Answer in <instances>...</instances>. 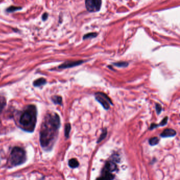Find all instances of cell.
<instances>
[{
    "label": "cell",
    "mask_w": 180,
    "mask_h": 180,
    "mask_svg": "<svg viewBox=\"0 0 180 180\" xmlns=\"http://www.w3.org/2000/svg\"><path fill=\"white\" fill-rule=\"evenodd\" d=\"M60 124V118L57 114L50 113L45 116L40 132V142L44 149H50L53 146Z\"/></svg>",
    "instance_id": "1"
},
{
    "label": "cell",
    "mask_w": 180,
    "mask_h": 180,
    "mask_svg": "<svg viewBox=\"0 0 180 180\" xmlns=\"http://www.w3.org/2000/svg\"><path fill=\"white\" fill-rule=\"evenodd\" d=\"M37 119V109L33 105H29L23 112L19 119V123L23 130L28 132L34 131Z\"/></svg>",
    "instance_id": "2"
},
{
    "label": "cell",
    "mask_w": 180,
    "mask_h": 180,
    "mask_svg": "<svg viewBox=\"0 0 180 180\" xmlns=\"http://www.w3.org/2000/svg\"><path fill=\"white\" fill-rule=\"evenodd\" d=\"M25 161L26 153L25 151L20 147H14L10 155V164L12 166H16L25 163Z\"/></svg>",
    "instance_id": "3"
},
{
    "label": "cell",
    "mask_w": 180,
    "mask_h": 180,
    "mask_svg": "<svg viewBox=\"0 0 180 180\" xmlns=\"http://www.w3.org/2000/svg\"><path fill=\"white\" fill-rule=\"evenodd\" d=\"M95 99L106 110H108L110 108V106L113 105L109 97L104 93L98 92L95 93Z\"/></svg>",
    "instance_id": "4"
},
{
    "label": "cell",
    "mask_w": 180,
    "mask_h": 180,
    "mask_svg": "<svg viewBox=\"0 0 180 180\" xmlns=\"http://www.w3.org/2000/svg\"><path fill=\"white\" fill-rule=\"evenodd\" d=\"M102 3V0H85V6L89 12H95L100 11Z\"/></svg>",
    "instance_id": "5"
},
{
    "label": "cell",
    "mask_w": 180,
    "mask_h": 180,
    "mask_svg": "<svg viewBox=\"0 0 180 180\" xmlns=\"http://www.w3.org/2000/svg\"><path fill=\"white\" fill-rule=\"evenodd\" d=\"M84 62V61L82 60L75 61H67V62H64L61 65H59L58 68L59 69L70 68H72L78 65H80Z\"/></svg>",
    "instance_id": "6"
},
{
    "label": "cell",
    "mask_w": 180,
    "mask_h": 180,
    "mask_svg": "<svg viewBox=\"0 0 180 180\" xmlns=\"http://www.w3.org/2000/svg\"><path fill=\"white\" fill-rule=\"evenodd\" d=\"M116 162L112 160H109L106 163L105 167L103 171H107L109 172H113L117 170V165L115 163Z\"/></svg>",
    "instance_id": "7"
},
{
    "label": "cell",
    "mask_w": 180,
    "mask_h": 180,
    "mask_svg": "<svg viewBox=\"0 0 180 180\" xmlns=\"http://www.w3.org/2000/svg\"><path fill=\"white\" fill-rule=\"evenodd\" d=\"M177 135V132L175 130L171 129V128H167L163 131V132L161 134L160 136L162 137H174Z\"/></svg>",
    "instance_id": "8"
},
{
    "label": "cell",
    "mask_w": 180,
    "mask_h": 180,
    "mask_svg": "<svg viewBox=\"0 0 180 180\" xmlns=\"http://www.w3.org/2000/svg\"><path fill=\"white\" fill-rule=\"evenodd\" d=\"M102 177H99L98 179H104V180H112L115 178V175L112 174L111 172L107 171H102Z\"/></svg>",
    "instance_id": "9"
},
{
    "label": "cell",
    "mask_w": 180,
    "mask_h": 180,
    "mask_svg": "<svg viewBox=\"0 0 180 180\" xmlns=\"http://www.w3.org/2000/svg\"><path fill=\"white\" fill-rule=\"evenodd\" d=\"M47 84V80L44 78H40L33 81V86L34 87H41Z\"/></svg>",
    "instance_id": "10"
},
{
    "label": "cell",
    "mask_w": 180,
    "mask_h": 180,
    "mask_svg": "<svg viewBox=\"0 0 180 180\" xmlns=\"http://www.w3.org/2000/svg\"><path fill=\"white\" fill-rule=\"evenodd\" d=\"M68 165L69 167L74 168H77L79 164L76 158H72L69 161Z\"/></svg>",
    "instance_id": "11"
},
{
    "label": "cell",
    "mask_w": 180,
    "mask_h": 180,
    "mask_svg": "<svg viewBox=\"0 0 180 180\" xmlns=\"http://www.w3.org/2000/svg\"><path fill=\"white\" fill-rule=\"evenodd\" d=\"M52 100L55 104H58V105L62 104V97L61 96H55L52 97Z\"/></svg>",
    "instance_id": "12"
},
{
    "label": "cell",
    "mask_w": 180,
    "mask_h": 180,
    "mask_svg": "<svg viewBox=\"0 0 180 180\" xmlns=\"http://www.w3.org/2000/svg\"><path fill=\"white\" fill-rule=\"evenodd\" d=\"M70 130H71V125L69 123L66 124L65 127V136L67 138H68L69 137Z\"/></svg>",
    "instance_id": "13"
},
{
    "label": "cell",
    "mask_w": 180,
    "mask_h": 180,
    "mask_svg": "<svg viewBox=\"0 0 180 180\" xmlns=\"http://www.w3.org/2000/svg\"><path fill=\"white\" fill-rule=\"evenodd\" d=\"M159 141H160V139L158 138V137H152V138L149 139V145H151V146H154V145L158 144Z\"/></svg>",
    "instance_id": "14"
},
{
    "label": "cell",
    "mask_w": 180,
    "mask_h": 180,
    "mask_svg": "<svg viewBox=\"0 0 180 180\" xmlns=\"http://www.w3.org/2000/svg\"><path fill=\"white\" fill-rule=\"evenodd\" d=\"M97 35L98 34L96 32L89 33H87V34L84 35V36L83 37V39L86 40V39H93L94 38L96 37Z\"/></svg>",
    "instance_id": "15"
},
{
    "label": "cell",
    "mask_w": 180,
    "mask_h": 180,
    "mask_svg": "<svg viewBox=\"0 0 180 180\" xmlns=\"http://www.w3.org/2000/svg\"><path fill=\"white\" fill-rule=\"evenodd\" d=\"M107 130L106 128H105L103 130L102 133L100 135L98 140H97V143H100L103 140H104L106 136H107Z\"/></svg>",
    "instance_id": "16"
},
{
    "label": "cell",
    "mask_w": 180,
    "mask_h": 180,
    "mask_svg": "<svg viewBox=\"0 0 180 180\" xmlns=\"http://www.w3.org/2000/svg\"><path fill=\"white\" fill-rule=\"evenodd\" d=\"M22 9L21 7H19V6H11L9 7H8L6 9V11L7 12H15L16 11L20 10Z\"/></svg>",
    "instance_id": "17"
},
{
    "label": "cell",
    "mask_w": 180,
    "mask_h": 180,
    "mask_svg": "<svg viewBox=\"0 0 180 180\" xmlns=\"http://www.w3.org/2000/svg\"><path fill=\"white\" fill-rule=\"evenodd\" d=\"M114 65L118 67H121V68H125L128 65V63L124 61H121V62H115L113 63Z\"/></svg>",
    "instance_id": "18"
},
{
    "label": "cell",
    "mask_w": 180,
    "mask_h": 180,
    "mask_svg": "<svg viewBox=\"0 0 180 180\" xmlns=\"http://www.w3.org/2000/svg\"><path fill=\"white\" fill-rule=\"evenodd\" d=\"M168 117L166 116V117L161 121V123H160L159 124H158V127H159V126H165V125H166V124L168 123Z\"/></svg>",
    "instance_id": "19"
},
{
    "label": "cell",
    "mask_w": 180,
    "mask_h": 180,
    "mask_svg": "<svg viewBox=\"0 0 180 180\" xmlns=\"http://www.w3.org/2000/svg\"><path fill=\"white\" fill-rule=\"evenodd\" d=\"M155 108H156V110L157 112V114L159 115L160 114V113L161 112L162 110V108L161 106L160 105V104H156V106H155Z\"/></svg>",
    "instance_id": "20"
},
{
    "label": "cell",
    "mask_w": 180,
    "mask_h": 180,
    "mask_svg": "<svg viewBox=\"0 0 180 180\" xmlns=\"http://www.w3.org/2000/svg\"><path fill=\"white\" fill-rule=\"evenodd\" d=\"M48 14L47 13H45L42 15V19L44 21H46L47 20V18H48Z\"/></svg>",
    "instance_id": "21"
}]
</instances>
